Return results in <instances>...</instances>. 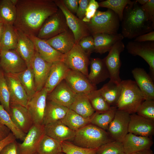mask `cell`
Listing matches in <instances>:
<instances>
[{
	"label": "cell",
	"instance_id": "6da1fadb",
	"mask_svg": "<svg viewBox=\"0 0 154 154\" xmlns=\"http://www.w3.org/2000/svg\"><path fill=\"white\" fill-rule=\"evenodd\" d=\"M14 28L27 36H37L45 20L58 8L52 0H18Z\"/></svg>",
	"mask_w": 154,
	"mask_h": 154
},
{
	"label": "cell",
	"instance_id": "7a4b0ae2",
	"mask_svg": "<svg viewBox=\"0 0 154 154\" xmlns=\"http://www.w3.org/2000/svg\"><path fill=\"white\" fill-rule=\"evenodd\" d=\"M121 33L129 39L153 31L154 22L149 20L141 5L136 0L132 1L125 7L121 21Z\"/></svg>",
	"mask_w": 154,
	"mask_h": 154
},
{
	"label": "cell",
	"instance_id": "3957f363",
	"mask_svg": "<svg viewBox=\"0 0 154 154\" xmlns=\"http://www.w3.org/2000/svg\"><path fill=\"white\" fill-rule=\"evenodd\" d=\"M73 140L76 145L91 149L114 141L106 131L90 123L76 131Z\"/></svg>",
	"mask_w": 154,
	"mask_h": 154
},
{
	"label": "cell",
	"instance_id": "277c9868",
	"mask_svg": "<svg viewBox=\"0 0 154 154\" xmlns=\"http://www.w3.org/2000/svg\"><path fill=\"white\" fill-rule=\"evenodd\" d=\"M121 85V95L116 105L117 110L130 114L136 113L145 100L142 93L135 81L122 80Z\"/></svg>",
	"mask_w": 154,
	"mask_h": 154
},
{
	"label": "cell",
	"instance_id": "5b68a950",
	"mask_svg": "<svg viewBox=\"0 0 154 154\" xmlns=\"http://www.w3.org/2000/svg\"><path fill=\"white\" fill-rule=\"evenodd\" d=\"M120 21L117 15L108 9L105 11L97 10L90 21L85 23L92 36L97 34L118 33Z\"/></svg>",
	"mask_w": 154,
	"mask_h": 154
},
{
	"label": "cell",
	"instance_id": "8992f818",
	"mask_svg": "<svg viewBox=\"0 0 154 154\" xmlns=\"http://www.w3.org/2000/svg\"><path fill=\"white\" fill-rule=\"evenodd\" d=\"M68 29L65 17L62 11L58 8L56 13L45 20L37 37L40 39L47 40Z\"/></svg>",
	"mask_w": 154,
	"mask_h": 154
},
{
	"label": "cell",
	"instance_id": "52a82bcc",
	"mask_svg": "<svg viewBox=\"0 0 154 154\" xmlns=\"http://www.w3.org/2000/svg\"><path fill=\"white\" fill-rule=\"evenodd\" d=\"M89 57L84 52L78 44L64 54L63 62L70 69L80 72L87 77Z\"/></svg>",
	"mask_w": 154,
	"mask_h": 154
},
{
	"label": "cell",
	"instance_id": "ba28073f",
	"mask_svg": "<svg viewBox=\"0 0 154 154\" xmlns=\"http://www.w3.org/2000/svg\"><path fill=\"white\" fill-rule=\"evenodd\" d=\"M62 12L69 28L74 35L75 44H78L83 37L91 35L86 23L70 12L64 4L62 0H54Z\"/></svg>",
	"mask_w": 154,
	"mask_h": 154
},
{
	"label": "cell",
	"instance_id": "9c48e42d",
	"mask_svg": "<svg viewBox=\"0 0 154 154\" xmlns=\"http://www.w3.org/2000/svg\"><path fill=\"white\" fill-rule=\"evenodd\" d=\"M125 46L122 40L117 42L109 52L107 56L103 59L110 74V80L120 84L121 80L119 76L121 66L120 54Z\"/></svg>",
	"mask_w": 154,
	"mask_h": 154
},
{
	"label": "cell",
	"instance_id": "30bf717a",
	"mask_svg": "<svg viewBox=\"0 0 154 154\" xmlns=\"http://www.w3.org/2000/svg\"><path fill=\"white\" fill-rule=\"evenodd\" d=\"M128 52L134 56L142 58L149 66L151 76L154 79V41H131L127 44Z\"/></svg>",
	"mask_w": 154,
	"mask_h": 154
},
{
	"label": "cell",
	"instance_id": "8fae6325",
	"mask_svg": "<svg viewBox=\"0 0 154 154\" xmlns=\"http://www.w3.org/2000/svg\"><path fill=\"white\" fill-rule=\"evenodd\" d=\"M0 68L5 73L18 74L27 68L15 49L0 51Z\"/></svg>",
	"mask_w": 154,
	"mask_h": 154
},
{
	"label": "cell",
	"instance_id": "7c38bea8",
	"mask_svg": "<svg viewBox=\"0 0 154 154\" xmlns=\"http://www.w3.org/2000/svg\"><path fill=\"white\" fill-rule=\"evenodd\" d=\"M45 134L44 125L34 124L21 143H17L18 154H36L39 142Z\"/></svg>",
	"mask_w": 154,
	"mask_h": 154
},
{
	"label": "cell",
	"instance_id": "4fadbf2b",
	"mask_svg": "<svg viewBox=\"0 0 154 154\" xmlns=\"http://www.w3.org/2000/svg\"><path fill=\"white\" fill-rule=\"evenodd\" d=\"M130 119L129 114L117 110L107 131L113 140L122 142L128 133Z\"/></svg>",
	"mask_w": 154,
	"mask_h": 154
},
{
	"label": "cell",
	"instance_id": "5bb4252c",
	"mask_svg": "<svg viewBox=\"0 0 154 154\" xmlns=\"http://www.w3.org/2000/svg\"><path fill=\"white\" fill-rule=\"evenodd\" d=\"M64 80L76 94L87 95L97 90L96 85L91 83L86 76L77 71L70 69Z\"/></svg>",
	"mask_w": 154,
	"mask_h": 154
},
{
	"label": "cell",
	"instance_id": "9a60e30c",
	"mask_svg": "<svg viewBox=\"0 0 154 154\" xmlns=\"http://www.w3.org/2000/svg\"><path fill=\"white\" fill-rule=\"evenodd\" d=\"M48 94L47 90L44 87L37 92L29 101L27 108L32 116L34 124L43 125Z\"/></svg>",
	"mask_w": 154,
	"mask_h": 154
},
{
	"label": "cell",
	"instance_id": "2e32d148",
	"mask_svg": "<svg viewBox=\"0 0 154 154\" xmlns=\"http://www.w3.org/2000/svg\"><path fill=\"white\" fill-rule=\"evenodd\" d=\"M52 64L45 60L35 51L30 66L32 68L34 73L37 92L44 88Z\"/></svg>",
	"mask_w": 154,
	"mask_h": 154
},
{
	"label": "cell",
	"instance_id": "e0dca14e",
	"mask_svg": "<svg viewBox=\"0 0 154 154\" xmlns=\"http://www.w3.org/2000/svg\"><path fill=\"white\" fill-rule=\"evenodd\" d=\"M4 74L10 93V102L19 104L27 108L29 98L17 74Z\"/></svg>",
	"mask_w": 154,
	"mask_h": 154
},
{
	"label": "cell",
	"instance_id": "ac0fdd59",
	"mask_svg": "<svg viewBox=\"0 0 154 154\" xmlns=\"http://www.w3.org/2000/svg\"><path fill=\"white\" fill-rule=\"evenodd\" d=\"M10 116L15 124L27 134L34 124L32 116L27 108L19 104L10 102Z\"/></svg>",
	"mask_w": 154,
	"mask_h": 154
},
{
	"label": "cell",
	"instance_id": "d6986e66",
	"mask_svg": "<svg viewBox=\"0 0 154 154\" xmlns=\"http://www.w3.org/2000/svg\"><path fill=\"white\" fill-rule=\"evenodd\" d=\"M76 95L64 80L51 92L48 94L47 100L52 102L69 108Z\"/></svg>",
	"mask_w": 154,
	"mask_h": 154
},
{
	"label": "cell",
	"instance_id": "ffe728a7",
	"mask_svg": "<svg viewBox=\"0 0 154 154\" xmlns=\"http://www.w3.org/2000/svg\"><path fill=\"white\" fill-rule=\"evenodd\" d=\"M128 133L151 137L154 134V121L136 113L130 114Z\"/></svg>",
	"mask_w": 154,
	"mask_h": 154
},
{
	"label": "cell",
	"instance_id": "44dd1931",
	"mask_svg": "<svg viewBox=\"0 0 154 154\" xmlns=\"http://www.w3.org/2000/svg\"><path fill=\"white\" fill-rule=\"evenodd\" d=\"M131 72L145 100H154V80L150 75L141 68H134Z\"/></svg>",
	"mask_w": 154,
	"mask_h": 154
},
{
	"label": "cell",
	"instance_id": "7402d4cb",
	"mask_svg": "<svg viewBox=\"0 0 154 154\" xmlns=\"http://www.w3.org/2000/svg\"><path fill=\"white\" fill-rule=\"evenodd\" d=\"M33 43L36 51L46 62L52 63L57 61L63 62L64 54L56 50L44 39L36 36L28 37Z\"/></svg>",
	"mask_w": 154,
	"mask_h": 154
},
{
	"label": "cell",
	"instance_id": "603a6c76",
	"mask_svg": "<svg viewBox=\"0 0 154 154\" xmlns=\"http://www.w3.org/2000/svg\"><path fill=\"white\" fill-rule=\"evenodd\" d=\"M121 143L125 154L151 148L153 144L150 137L137 135L130 133L127 134Z\"/></svg>",
	"mask_w": 154,
	"mask_h": 154
},
{
	"label": "cell",
	"instance_id": "cb8c5ba5",
	"mask_svg": "<svg viewBox=\"0 0 154 154\" xmlns=\"http://www.w3.org/2000/svg\"><path fill=\"white\" fill-rule=\"evenodd\" d=\"M14 29L17 38L15 50L25 61L27 67H30L36 51L34 44L28 36L20 31Z\"/></svg>",
	"mask_w": 154,
	"mask_h": 154
},
{
	"label": "cell",
	"instance_id": "d4e9b609",
	"mask_svg": "<svg viewBox=\"0 0 154 154\" xmlns=\"http://www.w3.org/2000/svg\"><path fill=\"white\" fill-rule=\"evenodd\" d=\"M46 135L61 142L73 139L75 134L74 131L63 123L61 120L44 125Z\"/></svg>",
	"mask_w": 154,
	"mask_h": 154
},
{
	"label": "cell",
	"instance_id": "484cf974",
	"mask_svg": "<svg viewBox=\"0 0 154 154\" xmlns=\"http://www.w3.org/2000/svg\"><path fill=\"white\" fill-rule=\"evenodd\" d=\"M69 69L62 61L52 63L48 76L44 86L48 94L64 80Z\"/></svg>",
	"mask_w": 154,
	"mask_h": 154
},
{
	"label": "cell",
	"instance_id": "4316f807",
	"mask_svg": "<svg viewBox=\"0 0 154 154\" xmlns=\"http://www.w3.org/2000/svg\"><path fill=\"white\" fill-rule=\"evenodd\" d=\"M46 40L55 49L63 54L68 52L75 44L74 35L69 28L65 31Z\"/></svg>",
	"mask_w": 154,
	"mask_h": 154
},
{
	"label": "cell",
	"instance_id": "83f0119b",
	"mask_svg": "<svg viewBox=\"0 0 154 154\" xmlns=\"http://www.w3.org/2000/svg\"><path fill=\"white\" fill-rule=\"evenodd\" d=\"M90 63V71L87 77L91 83L96 85L110 78L109 72L103 59L91 58Z\"/></svg>",
	"mask_w": 154,
	"mask_h": 154
},
{
	"label": "cell",
	"instance_id": "f1b7e54d",
	"mask_svg": "<svg viewBox=\"0 0 154 154\" xmlns=\"http://www.w3.org/2000/svg\"><path fill=\"white\" fill-rule=\"evenodd\" d=\"M94 41V52L102 54L109 52L114 45L124 37L121 33L114 34H97L92 36Z\"/></svg>",
	"mask_w": 154,
	"mask_h": 154
},
{
	"label": "cell",
	"instance_id": "f546056e",
	"mask_svg": "<svg viewBox=\"0 0 154 154\" xmlns=\"http://www.w3.org/2000/svg\"><path fill=\"white\" fill-rule=\"evenodd\" d=\"M69 108L51 101L47 100L43 125H46L61 120Z\"/></svg>",
	"mask_w": 154,
	"mask_h": 154
},
{
	"label": "cell",
	"instance_id": "4dcf8cb0",
	"mask_svg": "<svg viewBox=\"0 0 154 154\" xmlns=\"http://www.w3.org/2000/svg\"><path fill=\"white\" fill-rule=\"evenodd\" d=\"M69 109L85 118H90L95 112L86 95L76 94Z\"/></svg>",
	"mask_w": 154,
	"mask_h": 154
},
{
	"label": "cell",
	"instance_id": "1f68e13d",
	"mask_svg": "<svg viewBox=\"0 0 154 154\" xmlns=\"http://www.w3.org/2000/svg\"><path fill=\"white\" fill-rule=\"evenodd\" d=\"M99 90L110 106H116L121 92V83L118 84L110 80Z\"/></svg>",
	"mask_w": 154,
	"mask_h": 154
},
{
	"label": "cell",
	"instance_id": "d6a6232c",
	"mask_svg": "<svg viewBox=\"0 0 154 154\" xmlns=\"http://www.w3.org/2000/svg\"><path fill=\"white\" fill-rule=\"evenodd\" d=\"M17 38L13 25L4 23L0 41V51L15 49Z\"/></svg>",
	"mask_w": 154,
	"mask_h": 154
},
{
	"label": "cell",
	"instance_id": "836d02e7",
	"mask_svg": "<svg viewBox=\"0 0 154 154\" xmlns=\"http://www.w3.org/2000/svg\"><path fill=\"white\" fill-rule=\"evenodd\" d=\"M16 5L12 0H0V19L4 23L13 25L17 17Z\"/></svg>",
	"mask_w": 154,
	"mask_h": 154
},
{
	"label": "cell",
	"instance_id": "e575fe53",
	"mask_svg": "<svg viewBox=\"0 0 154 154\" xmlns=\"http://www.w3.org/2000/svg\"><path fill=\"white\" fill-rule=\"evenodd\" d=\"M90 117L85 118L69 109L61 121L71 129L76 131L90 123Z\"/></svg>",
	"mask_w": 154,
	"mask_h": 154
},
{
	"label": "cell",
	"instance_id": "d590c367",
	"mask_svg": "<svg viewBox=\"0 0 154 154\" xmlns=\"http://www.w3.org/2000/svg\"><path fill=\"white\" fill-rule=\"evenodd\" d=\"M61 142L45 134L38 144V154H57L62 152Z\"/></svg>",
	"mask_w": 154,
	"mask_h": 154
},
{
	"label": "cell",
	"instance_id": "8d00e7d4",
	"mask_svg": "<svg viewBox=\"0 0 154 154\" xmlns=\"http://www.w3.org/2000/svg\"><path fill=\"white\" fill-rule=\"evenodd\" d=\"M117 110L116 106H113L111 107L109 110L105 112L99 113L95 112L90 117V123L107 131Z\"/></svg>",
	"mask_w": 154,
	"mask_h": 154
},
{
	"label": "cell",
	"instance_id": "74e56055",
	"mask_svg": "<svg viewBox=\"0 0 154 154\" xmlns=\"http://www.w3.org/2000/svg\"><path fill=\"white\" fill-rule=\"evenodd\" d=\"M17 74L29 101L37 92L33 69L30 66Z\"/></svg>",
	"mask_w": 154,
	"mask_h": 154
},
{
	"label": "cell",
	"instance_id": "f35d334b",
	"mask_svg": "<svg viewBox=\"0 0 154 154\" xmlns=\"http://www.w3.org/2000/svg\"><path fill=\"white\" fill-rule=\"evenodd\" d=\"M0 123L11 131L16 139L23 141L26 134L22 131L14 123L10 114L0 103Z\"/></svg>",
	"mask_w": 154,
	"mask_h": 154
},
{
	"label": "cell",
	"instance_id": "ab89813d",
	"mask_svg": "<svg viewBox=\"0 0 154 154\" xmlns=\"http://www.w3.org/2000/svg\"><path fill=\"white\" fill-rule=\"evenodd\" d=\"M95 112L103 113L111 108L101 95L99 90H94L86 95Z\"/></svg>",
	"mask_w": 154,
	"mask_h": 154
},
{
	"label": "cell",
	"instance_id": "60d3db41",
	"mask_svg": "<svg viewBox=\"0 0 154 154\" xmlns=\"http://www.w3.org/2000/svg\"><path fill=\"white\" fill-rule=\"evenodd\" d=\"M131 2L130 0H107L98 3V4L99 7L107 8L114 11L121 22L125 7Z\"/></svg>",
	"mask_w": 154,
	"mask_h": 154
},
{
	"label": "cell",
	"instance_id": "b9f144b4",
	"mask_svg": "<svg viewBox=\"0 0 154 154\" xmlns=\"http://www.w3.org/2000/svg\"><path fill=\"white\" fill-rule=\"evenodd\" d=\"M10 93L4 73L0 68V103L10 114Z\"/></svg>",
	"mask_w": 154,
	"mask_h": 154
},
{
	"label": "cell",
	"instance_id": "7bdbcfd3",
	"mask_svg": "<svg viewBox=\"0 0 154 154\" xmlns=\"http://www.w3.org/2000/svg\"><path fill=\"white\" fill-rule=\"evenodd\" d=\"M61 145L62 151L65 154H95L98 149L83 148L67 141L61 142Z\"/></svg>",
	"mask_w": 154,
	"mask_h": 154
},
{
	"label": "cell",
	"instance_id": "ee69618b",
	"mask_svg": "<svg viewBox=\"0 0 154 154\" xmlns=\"http://www.w3.org/2000/svg\"><path fill=\"white\" fill-rule=\"evenodd\" d=\"M122 152L124 151L122 143L113 141L100 147L95 154H119Z\"/></svg>",
	"mask_w": 154,
	"mask_h": 154
},
{
	"label": "cell",
	"instance_id": "f6af8a7d",
	"mask_svg": "<svg viewBox=\"0 0 154 154\" xmlns=\"http://www.w3.org/2000/svg\"><path fill=\"white\" fill-rule=\"evenodd\" d=\"M136 113L140 116L154 121V100H144L139 107Z\"/></svg>",
	"mask_w": 154,
	"mask_h": 154
},
{
	"label": "cell",
	"instance_id": "bcb514c9",
	"mask_svg": "<svg viewBox=\"0 0 154 154\" xmlns=\"http://www.w3.org/2000/svg\"><path fill=\"white\" fill-rule=\"evenodd\" d=\"M78 44L89 57L91 54L94 52V41L92 35L83 37L80 40Z\"/></svg>",
	"mask_w": 154,
	"mask_h": 154
},
{
	"label": "cell",
	"instance_id": "7dc6e473",
	"mask_svg": "<svg viewBox=\"0 0 154 154\" xmlns=\"http://www.w3.org/2000/svg\"><path fill=\"white\" fill-rule=\"evenodd\" d=\"M99 7L98 3L97 1L95 0H90L82 21L85 23L89 22L95 15Z\"/></svg>",
	"mask_w": 154,
	"mask_h": 154
},
{
	"label": "cell",
	"instance_id": "c3c4849f",
	"mask_svg": "<svg viewBox=\"0 0 154 154\" xmlns=\"http://www.w3.org/2000/svg\"><path fill=\"white\" fill-rule=\"evenodd\" d=\"M141 7L148 19L154 22V0H148Z\"/></svg>",
	"mask_w": 154,
	"mask_h": 154
},
{
	"label": "cell",
	"instance_id": "681fc988",
	"mask_svg": "<svg viewBox=\"0 0 154 154\" xmlns=\"http://www.w3.org/2000/svg\"><path fill=\"white\" fill-rule=\"evenodd\" d=\"M90 0H79L78 6L76 13L77 17L82 20L85 16L86 9Z\"/></svg>",
	"mask_w": 154,
	"mask_h": 154
},
{
	"label": "cell",
	"instance_id": "f907efd6",
	"mask_svg": "<svg viewBox=\"0 0 154 154\" xmlns=\"http://www.w3.org/2000/svg\"><path fill=\"white\" fill-rule=\"evenodd\" d=\"M17 143L16 140L5 145L0 152V154H18Z\"/></svg>",
	"mask_w": 154,
	"mask_h": 154
},
{
	"label": "cell",
	"instance_id": "816d5d0a",
	"mask_svg": "<svg viewBox=\"0 0 154 154\" xmlns=\"http://www.w3.org/2000/svg\"><path fill=\"white\" fill-rule=\"evenodd\" d=\"M68 10L73 14L76 13L78 6L79 0H62Z\"/></svg>",
	"mask_w": 154,
	"mask_h": 154
},
{
	"label": "cell",
	"instance_id": "f5cc1de1",
	"mask_svg": "<svg viewBox=\"0 0 154 154\" xmlns=\"http://www.w3.org/2000/svg\"><path fill=\"white\" fill-rule=\"evenodd\" d=\"M135 41L138 42L154 41V31L141 35L135 38Z\"/></svg>",
	"mask_w": 154,
	"mask_h": 154
},
{
	"label": "cell",
	"instance_id": "db71d44e",
	"mask_svg": "<svg viewBox=\"0 0 154 154\" xmlns=\"http://www.w3.org/2000/svg\"><path fill=\"white\" fill-rule=\"evenodd\" d=\"M16 138L11 132L4 139L0 141V152L7 145L16 140Z\"/></svg>",
	"mask_w": 154,
	"mask_h": 154
},
{
	"label": "cell",
	"instance_id": "11a10c76",
	"mask_svg": "<svg viewBox=\"0 0 154 154\" xmlns=\"http://www.w3.org/2000/svg\"><path fill=\"white\" fill-rule=\"evenodd\" d=\"M11 132L7 127L0 123V141L5 139Z\"/></svg>",
	"mask_w": 154,
	"mask_h": 154
},
{
	"label": "cell",
	"instance_id": "9f6ffc18",
	"mask_svg": "<svg viewBox=\"0 0 154 154\" xmlns=\"http://www.w3.org/2000/svg\"><path fill=\"white\" fill-rule=\"evenodd\" d=\"M130 154H154V153L153 151L149 148L140 150Z\"/></svg>",
	"mask_w": 154,
	"mask_h": 154
},
{
	"label": "cell",
	"instance_id": "6f0895ef",
	"mask_svg": "<svg viewBox=\"0 0 154 154\" xmlns=\"http://www.w3.org/2000/svg\"><path fill=\"white\" fill-rule=\"evenodd\" d=\"M4 26V23L2 21H0V41L3 30Z\"/></svg>",
	"mask_w": 154,
	"mask_h": 154
},
{
	"label": "cell",
	"instance_id": "680465c9",
	"mask_svg": "<svg viewBox=\"0 0 154 154\" xmlns=\"http://www.w3.org/2000/svg\"><path fill=\"white\" fill-rule=\"evenodd\" d=\"M148 0H136V1L140 5H142L146 3Z\"/></svg>",
	"mask_w": 154,
	"mask_h": 154
},
{
	"label": "cell",
	"instance_id": "91938a15",
	"mask_svg": "<svg viewBox=\"0 0 154 154\" xmlns=\"http://www.w3.org/2000/svg\"><path fill=\"white\" fill-rule=\"evenodd\" d=\"M57 154H65L63 152H62L59 153H58Z\"/></svg>",
	"mask_w": 154,
	"mask_h": 154
},
{
	"label": "cell",
	"instance_id": "94428289",
	"mask_svg": "<svg viewBox=\"0 0 154 154\" xmlns=\"http://www.w3.org/2000/svg\"><path fill=\"white\" fill-rule=\"evenodd\" d=\"M119 154H125L124 152H122L121 153Z\"/></svg>",
	"mask_w": 154,
	"mask_h": 154
},
{
	"label": "cell",
	"instance_id": "6125c7cd",
	"mask_svg": "<svg viewBox=\"0 0 154 154\" xmlns=\"http://www.w3.org/2000/svg\"><path fill=\"white\" fill-rule=\"evenodd\" d=\"M2 21L1 19H0V21Z\"/></svg>",
	"mask_w": 154,
	"mask_h": 154
},
{
	"label": "cell",
	"instance_id": "be15d7a7",
	"mask_svg": "<svg viewBox=\"0 0 154 154\" xmlns=\"http://www.w3.org/2000/svg\"></svg>",
	"mask_w": 154,
	"mask_h": 154
},
{
	"label": "cell",
	"instance_id": "e7e4bbea",
	"mask_svg": "<svg viewBox=\"0 0 154 154\" xmlns=\"http://www.w3.org/2000/svg\"></svg>",
	"mask_w": 154,
	"mask_h": 154
}]
</instances>
